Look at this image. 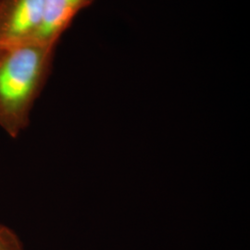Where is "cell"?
Segmentation results:
<instances>
[{"label": "cell", "mask_w": 250, "mask_h": 250, "mask_svg": "<svg viewBox=\"0 0 250 250\" xmlns=\"http://www.w3.org/2000/svg\"><path fill=\"white\" fill-rule=\"evenodd\" d=\"M94 0H45L43 17L34 40L58 45L79 12Z\"/></svg>", "instance_id": "obj_3"}, {"label": "cell", "mask_w": 250, "mask_h": 250, "mask_svg": "<svg viewBox=\"0 0 250 250\" xmlns=\"http://www.w3.org/2000/svg\"><path fill=\"white\" fill-rule=\"evenodd\" d=\"M45 0H0V47L34 40Z\"/></svg>", "instance_id": "obj_2"}, {"label": "cell", "mask_w": 250, "mask_h": 250, "mask_svg": "<svg viewBox=\"0 0 250 250\" xmlns=\"http://www.w3.org/2000/svg\"><path fill=\"white\" fill-rule=\"evenodd\" d=\"M0 250H23L18 235L3 224H0Z\"/></svg>", "instance_id": "obj_4"}, {"label": "cell", "mask_w": 250, "mask_h": 250, "mask_svg": "<svg viewBox=\"0 0 250 250\" xmlns=\"http://www.w3.org/2000/svg\"><path fill=\"white\" fill-rule=\"evenodd\" d=\"M57 45L31 40L0 47V127L13 138L30 124L52 72Z\"/></svg>", "instance_id": "obj_1"}]
</instances>
